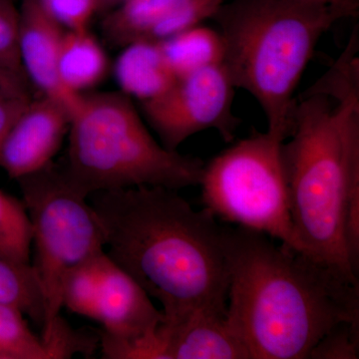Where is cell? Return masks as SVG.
I'll return each instance as SVG.
<instances>
[{
  "instance_id": "cell-1",
  "label": "cell",
  "mask_w": 359,
  "mask_h": 359,
  "mask_svg": "<svg viewBox=\"0 0 359 359\" xmlns=\"http://www.w3.org/2000/svg\"><path fill=\"white\" fill-rule=\"evenodd\" d=\"M226 316L250 359H309L332 327L359 320V283L261 231L224 228Z\"/></svg>"
},
{
  "instance_id": "cell-2",
  "label": "cell",
  "mask_w": 359,
  "mask_h": 359,
  "mask_svg": "<svg viewBox=\"0 0 359 359\" xmlns=\"http://www.w3.org/2000/svg\"><path fill=\"white\" fill-rule=\"evenodd\" d=\"M106 254L162 306L166 318L199 309L226 311L224 228L178 191L137 186L88 198Z\"/></svg>"
},
{
  "instance_id": "cell-3",
  "label": "cell",
  "mask_w": 359,
  "mask_h": 359,
  "mask_svg": "<svg viewBox=\"0 0 359 359\" xmlns=\"http://www.w3.org/2000/svg\"><path fill=\"white\" fill-rule=\"evenodd\" d=\"M282 152L290 217L302 252L358 280L346 245H359V102L301 96Z\"/></svg>"
},
{
  "instance_id": "cell-4",
  "label": "cell",
  "mask_w": 359,
  "mask_h": 359,
  "mask_svg": "<svg viewBox=\"0 0 359 359\" xmlns=\"http://www.w3.org/2000/svg\"><path fill=\"white\" fill-rule=\"evenodd\" d=\"M342 18L337 7L311 0H226L212 18L231 81L256 99L276 138L292 133L297 85L323 35Z\"/></svg>"
},
{
  "instance_id": "cell-5",
  "label": "cell",
  "mask_w": 359,
  "mask_h": 359,
  "mask_svg": "<svg viewBox=\"0 0 359 359\" xmlns=\"http://www.w3.org/2000/svg\"><path fill=\"white\" fill-rule=\"evenodd\" d=\"M68 134L67 159L61 168L84 197L137 186L177 191L199 186L204 163L156 140L123 92L81 95Z\"/></svg>"
},
{
  "instance_id": "cell-6",
  "label": "cell",
  "mask_w": 359,
  "mask_h": 359,
  "mask_svg": "<svg viewBox=\"0 0 359 359\" xmlns=\"http://www.w3.org/2000/svg\"><path fill=\"white\" fill-rule=\"evenodd\" d=\"M32 226L36 273L44 299L41 339L50 334L62 309L63 283L79 264L105 252L102 229L88 198L71 185L61 166L18 180Z\"/></svg>"
},
{
  "instance_id": "cell-7",
  "label": "cell",
  "mask_w": 359,
  "mask_h": 359,
  "mask_svg": "<svg viewBox=\"0 0 359 359\" xmlns=\"http://www.w3.org/2000/svg\"><path fill=\"white\" fill-rule=\"evenodd\" d=\"M283 142L255 132L204 165L199 186L205 209L217 219L302 252L290 217Z\"/></svg>"
},
{
  "instance_id": "cell-8",
  "label": "cell",
  "mask_w": 359,
  "mask_h": 359,
  "mask_svg": "<svg viewBox=\"0 0 359 359\" xmlns=\"http://www.w3.org/2000/svg\"><path fill=\"white\" fill-rule=\"evenodd\" d=\"M236 89L223 63L208 66L179 77L162 95L142 102V109L169 150L209 129L231 142L240 124L233 113Z\"/></svg>"
},
{
  "instance_id": "cell-9",
  "label": "cell",
  "mask_w": 359,
  "mask_h": 359,
  "mask_svg": "<svg viewBox=\"0 0 359 359\" xmlns=\"http://www.w3.org/2000/svg\"><path fill=\"white\" fill-rule=\"evenodd\" d=\"M163 318L162 311L156 308L147 292L105 254L94 318L103 327V355L152 334Z\"/></svg>"
},
{
  "instance_id": "cell-10",
  "label": "cell",
  "mask_w": 359,
  "mask_h": 359,
  "mask_svg": "<svg viewBox=\"0 0 359 359\" xmlns=\"http://www.w3.org/2000/svg\"><path fill=\"white\" fill-rule=\"evenodd\" d=\"M71 112L55 99H32L13 125L1 148L0 167L11 179L48 166L69 130Z\"/></svg>"
},
{
  "instance_id": "cell-11",
  "label": "cell",
  "mask_w": 359,
  "mask_h": 359,
  "mask_svg": "<svg viewBox=\"0 0 359 359\" xmlns=\"http://www.w3.org/2000/svg\"><path fill=\"white\" fill-rule=\"evenodd\" d=\"M226 0H123L106 18L104 34L118 46L160 42L203 25Z\"/></svg>"
},
{
  "instance_id": "cell-12",
  "label": "cell",
  "mask_w": 359,
  "mask_h": 359,
  "mask_svg": "<svg viewBox=\"0 0 359 359\" xmlns=\"http://www.w3.org/2000/svg\"><path fill=\"white\" fill-rule=\"evenodd\" d=\"M65 33L40 0H21L18 51L23 71L42 95L65 104L72 115L81 95L71 93L59 79L58 57Z\"/></svg>"
},
{
  "instance_id": "cell-13",
  "label": "cell",
  "mask_w": 359,
  "mask_h": 359,
  "mask_svg": "<svg viewBox=\"0 0 359 359\" xmlns=\"http://www.w3.org/2000/svg\"><path fill=\"white\" fill-rule=\"evenodd\" d=\"M166 359H250L226 311L199 309L160 325Z\"/></svg>"
},
{
  "instance_id": "cell-14",
  "label": "cell",
  "mask_w": 359,
  "mask_h": 359,
  "mask_svg": "<svg viewBox=\"0 0 359 359\" xmlns=\"http://www.w3.org/2000/svg\"><path fill=\"white\" fill-rule=\"evenodd\" d=\"M123 93L141 102L157 98L178 79L159 42L139 41L124 47L115 65Z\"/></svg>"
},
{
  "instance_id": "cell-15",
  "label": "cell",
  "mask_w": 359,
  "mask_h": 359,
  "mask_svg": "<svg viewBox=\"0 0 359 359\" xmlns=\"http://www.w3.org/2000/svg\"><path fill=\"white\" fill-rule=\"evenodd\" d=\"M107 57L88 29L67 30L58 57L61 83L73 94L98 83L107 70Z\"/></svg>"
},
{
  "instance_id": "cell-16",
  "label": "cell",
  "mask_w": 359,
  "mask_h": 359,
  "mask_svg": "<svg viewBox=\"0 0 359 359\" xmlns=\"http://www.w3.org/2000/svg\"><path fill=\"white\" fill-rule=\"evenodd\" d=\"M159 43L178 78L208 66L221 65L224 58L221 33L203 25L188 28Z\"/></svg>"
},
{
  "instance_id": "cell-17",
  "label": "cell",
  "mask_w": 359,
  "mask_h": 359,
  "mask_svg": "<svg viewBox=\"0 0 359 359\" xmlns=\"http://www.w3.org/2000/svg\"><path fill=\"white\" fill-rule=\"evenodd\" d=\"M0 304L20 309L42 327L43 294L29 263H20L0 256Z\"/></svg>"
},
{
  "instance_id": "cell-18",
  "label": "cell",
  "mask_w": 359,
  "mask_h": 359,
  "mask_svg": "<svg viewBox=\"0 0 359 359\" xmlns=\"http://www.w3.org/2000/svg\"><path fill=\"white\" fill-rule=\"evenodd\" d=\"M321 95L334 103L359 102V32L354 28L341 55L302 96Z\"/></svg>"
},
{
  "instance_id": "cell-19",
  "label": "cell",
  "mask_w": 359,
  "mask_h": 359,
  "mask_svg": "<svg viewBox=\"0 0 359 359\" xmlns=\"http://www.w3.org/2000/svg\"><path fill=\"white\" fill-rule=\"evenodd\" d=\"M32 226L22 201L0 190V256L29 263Z\"/></svg>"
},
{
  "instance_id": "cell-20",
  "label": "cell",
  "mask_w": 359,
  "mask_h": 359,
  "mask_svg": "<svg viewBox=\"0 0 359 359\" xmlns=\"http://www.w3.org/2000/svg\"><path fill=\"white\" fill-rule=\"evenodd\" d=\"M105 252L79 264L68 273L63 283L62 308L71 313L94 320L100 287Z\"/></svg>"
},
{
  "instance_id": "cell-21",
  "label": "cell",
  "mask_w": 359,
  "mask_h": 359,
  "mask_svg": "<svg viewBox=\"0 0 359 359\" xmlns=\"http://www.w3.org/2000/svg\"><path fill=\"white\" fill-rule=\"evenodd\" d=\"M0 359H51L41 337L33 334L25 314L0 304Z\"/></svg>"
},
{
  "instance_id": "cell-22",
  "label": "cell",
  "mask_w": 359,
  "mask_h": 359,
  "mask_svg": "<svg viewBox=\"0 0 359 359\" xmlns=\"http://www.w3.org/2000/svg\"><path fill=\"white\" fill-rule=\"evenodd\" d=\"M359 320L344 321L332 327L318 342L309 359H358Z\"/></svg>"
},
{
  "instance_id": "cell-23",
  "label": "cell",
  "mask_w": 359,
  "mask_h": 359,
  "mask_svg": "<svg viewBox=\"0 0 359 359\" xmlns=\"http://www.w3.org/2000/svg\"><path fill=\"white\" fill-rule=\"evenodd\" d=\"M18 29L20 8L13 0H0V63L25 73L18 51Z\"/></svg>"
},
{
  "instance_id": "cell-24",
  "label": "cell",
  "mask_w": 359,
  "mask_h": 359,
  "mask_svg": "<svg viewBox=\"0 0 359 359\" xmlns=\"http://www.w3.org/2000/svg\"><path fill=\"white\" fill-rule=\"evenodd\" d=\"M47 13L68 30L88 29L90 20L100 9L98 0H40Z\"/></svg>"
},
{
  "instance_id": "cell-25",
  "label": "cell",
  "mask_w": 359,
  "mask_h": 359,
  "mask_svg": "<svg viewBox=\"0 0 359 359\" xmlns=\"http://www.w3.org/2000/svg\"><path fill=\"white\" fill-rule=\"evenodd\" d=\"M30 96L26 75L0 63V102Z\"/></svg>"
},
{
  "instance_id": "cell-26",
  "label": "cell",
  "mask_w": 359,
  "mask_h": 359,
  "mask_svg": "<svg viewBox=\"0 0 359 359\" xmlns=\"http://www.w3.org/2000/svg\"><path fill=\"white\" fill-rule=\"evenodd\" d=\"M32 100V97H23L0 102V148L9 130Z\"/></svg>"
},
{
  "instance_id": "cell-27",
  "label": "cell",
  "mask_w": 359,
  "mask_h": 359,
  "mask_svg": "<svg viewBox=\"0 0 359 359\" xmlns=\"http://www.w3.org/2000/svg\"><path fill=\"white\" fill-rule=\"evenodd\" d=\"M311 1L320 2L337 7V9L346 13L347 18L358 15L359 9V0H311Z\"/></svg>"
},
{
  "instance_id": "cell-28",
  "label": "cell",
  "mask_w": 359,
  "mask_h": 359,
  "mask_svg": "<svg viewBox=\"0 0 359 359\" xmlns=\"http://www.w3.org/2000/svg\"><path fill=\"white\" fill-rule=\"evenodd\" d=\"M122 1L123 0H98L100 8L117 6V4H121Z\"/></svg>"
}]
</instances>
